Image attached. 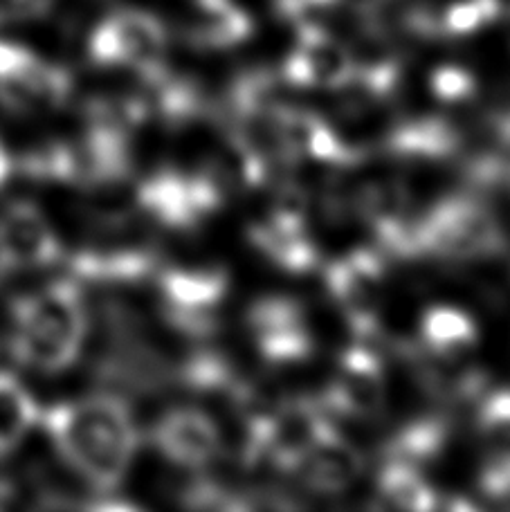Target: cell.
<instances>
[{
  "instance_id": "obj_1",
  "label": "cell",
  "mask_w": 510,
  "mask_h": 512,
  "mask_svg": "<svg viewBox=\"0 0 510 512\" xmlns=\"http://www.w3.org/2000/svg\"><path fill=\"white\" fill-rule=\"evenodd\" d=\"M63 461L97 495H113L140 452L138 420L115 391L59 402L39 414Z\"/></svg>"
},
{
  "instance_id": "obj_2",
  "label": "cell",
  "mask_w": 510,
  "mask_h": 512,
  "mask_svg": "<svg viewBox=\"0 0 510 512\" xmlns=\"http://www.w3.org/2000/svg\"><path fill=\"white\" fill-rule=\"evenodd\" d=\"M88 335V308L77 279L50 286L14 301V358L45 373L75 364Z\"/></svg>"
},
{
  "instance_id": "obj_3",
  "label": "cell",
  "mask_w": 510,
  "mask_h": 512,
  "mask_svg": "<svg viewBox=\"0 0 510 512\" xmlns=\"http://www.w3.org/2000/svg\"><path fill=\"white\" fill-rule=\"evenodd\" d=\"M416 259L475 263L508 250V234L484 194L466 191L441 198L414 216Z\"/></svg>"
},
{
  "instance_id": "obj_4",
  "label": "cell",
  "mask_w": 510,
  "mask_h": 512,
  "mask_svg": "<svg viewBox=\"0 0 510 512\" xmlns=\"http://www.w3.org/2000/svg\"><path fill=\"white\" fill-rule=\"evenodd\" d=\"M133 198L140 214L162 230L194 232L225 207L227 189L212 169L162 167L138 182Z\"/></svg>"
},
{
  "instance_id": "obj_5",
  "label": "cell",
  "mask_w": 510,
  "mask_h": 512,
  "mask_svg": "<svg viewBox=\"0 0 510 512\" xmlns=\"http://www.w3.org/2000/svg\"><path fill=\"white\" fill-rule=\"evenodd\" d=\"M158 315L165 324L191 340H205L221 328L230 297V272L223 265H160L153 274Z\"/></svg>"
},
{
  "instance_id": "obj_6",
  "label": "cell",
  "mask_w": 510,
  "mask_h": 512,
  "mask_svg": "<svg viewBox=\"0 0 510 512\" xmlns=\"http://www.w3.org/2000/svg\"><path fill=\"white\" fill-rule=\"evenodd\" d=\"M391 259L378 245L351 250L324 268V288L349 319L355 340L380 337L378 306L385 295Z\"/></svg>"
},
{
  "instance_id": "obj_7",
  "label": "cell",
  "mask_w": 510,
  "mask_h": 512,
  "mask_svg": "<svg viewBox=\"0 0 510 512\" xmlns=\"http://www.w3.org/2000/svg\"><path fill=\"white\" fill-rule=\"evenodd\" d=\"M245 331L268 369H295L311 362L317 337L302 301L290 295L254 299L245 310Z\"/></svg>"
},
{
  "instance_id": "obj_8",
  "label": "cell",
  "mask_w": 510,
  "mask_h": 512,
  "mask_svg": "<svg viewBox=\"0 0 510 512\" xmlns=\"http://www.w3.org/2000/svg\"><path fill=\"white\" fill-rule=\"evenodd\" d=\"M317 400L335 420H369L385 409L387 371L373 342L355 340L340 353Z\"/></svg>"
},
{
  "instance_id": "obj_9",
  "label": "cell",
  "mask_w": 510,
  "mask_h": 512,
  "mask_svg": "<svg viewBox=\"0 0 510 512\" xmlns=\"http://www.w3.org/2000/svg\"><path fill=\"white\" fill-rule=\"evenodd\" d=\"M149 443L162 461L187 472H205L225 452V434L207 409L171 407L153 420Z\"/></svg>"
},
{
  "instance_id": "obj_10",
  "label": "cell",
  "mask_w": 510,
  "mask_h": 512,
  "mask_svg": "<svg viewBox=\"0 0 510 512\" xmlns=\"http://www.w3.org/2000/svg\"><path fill=\"white\" fill-rule=\"evenodd\" d=\"M364 454L342 434L335 420H326L317 432L299 447L284 470V477L295 479L313 495H342L364 472Z\"/></svg>"
},
{
  "instance_id": "obj_11",
  "label": "cell",
  "mask_w": 510,
  "mask_h": 512,
  "mask_svg": "<svg viewBox=\"0 0 510 512\" xmlns=\"http://www.w3.org/2000/svg\"><path fill=\"white\" fill-rule=\"evenodd\" d=\"M248 239L252 248L281 272L299 277V274L320 270V245L313 239L302 209H270L250 225Z\"/></svg>"
},
{
  "instance_id": "obj_12",
  "label": "cell",
  "mask_w": 510,
  "mask_h": 512,
  "mask_svg": "<svg viewBox=\"0 0 510 512\" xmlns=\"http://www.w3.org/2000/svg\"><path fill=\"white\" fill-rule=\"evenodd\" d=\"M61 256L59 236L34 203L18 200L0 212V277L14 270L48 268Z\"/></svg>"
},
{
  "instance_id": "obj_13",
  "label": "cell",
  "mask_w": 510,
  "mask_h": 512,
  "mask_svg": "<svg viewBox=\"0 0 510 512\" xmlns=\"http://www.w3.org/2000/svg\"><path fill=\"white\" fill-rule=\"evenodd\" d=\"M162 50L165 36L144 18H126L108 25L90 43V57L97 66L133 68L138 75H147L160 66Z\"/></svg>"
},
{
  "instance_id": "obj_14",
  "label": "cell",
  "mask_w": 510,
  "mask_h": 512,
  "mask_svg": "<svg viewBox=\"0 0 510 512\" xmlns=\"http://www.w3.org/2000/svg\"><path fill=\"white\" fill-rule=\"evenodd\" d=\"M477 319L452 304H434L418 322V355L434 362V367L457 364L479 346Z\"/></svg>"
},
{
  "instance_id": "obj_15",
  "label": "cell",
  "mask_w": 510,
  "mask_h": 512,
  "mask_svg": "<svg viewBox=\"0 0 510 512\" xmlns=\"http://www.w3.org/2000/svg\"><path fill=\"white\" fill-rule=\"evenodd\" d=\"M72 77L52 63L32 57L12 75L0 77V104L12 113L57 111L70 99Z\"/></svg>"
},
{
  "instance_id": "obj_16",
  "label": "cell",
  "mask_w": 510,
  "mask_h": 512,
  "mask_svg": "<svg viewBox=\"0 0 510 512\" xmlns=\"http://www.w3.org/2000/svg\"><path fill=\"white\" fill-rule=\"evenodd\" d=\"M160 268L158 252L142 241L115 243L108 248H90L70 259L77 279L97 283H140L153 279Z\"/></svg>"
},
{
  "instance_id": "obj_17",
  "label": "cell",
  "mask_w": 510,
  "mask_h": 512,
  "mask_svg": "<svg viewBox=\"0 0 510 512\" xmlns=\"http://www.w3.org/2000/svg\"><path fill=\"white\" fill-rule=\"evenodd\" d=\"M461 149V133L445 117H414L389 128L382 151L403 160H445Z\"/></svg>"
},
{
  "instance_id": "obj_18",
  "label": "cell",
  "mask_w": 510,
  "mask_h": 512,
  "mask_svg": "<svg viewBox=\"0 0 510 512\" xmlns=\"http://www.w3.org/2000/svg\"><path fill=\"white\" fill-rule=\"evenodd\" d=\"M452 441V420L443 414H425L407 420L391 432L380 447V459L427 468L439 461Z\"/></svg>"
},
{
  "instance_id": "obj_19",
  "label": "cell",
  "mask_w": 510,
  "mask_h": 512,
  "mask_svg": "<svg viewBox=\"0 0 510 512\" xmlns=\"http://www.w3.org/2000/svg\"><path fill=\"white\" fill-rule=\"evenodd\" d=\"M376 497L385 508L398 510H434L443 501L436 488L425 477L423 468L412 463L380 459L376 474Z\"/></svg>"
},
{
  "instance_id": "obj_20",
  "label": "cell",
  "mask_w": 510,
  "mask_h": 512,
  "mask_svg": "<svg viewBox=\"0 0 510 512\" xmlns=\"http://www.w3.org/2000/svg\"><path fill=\"white\" fill-rule=\"evenodd\" d=\"M39 407L16 376L0 371V456L16 450L39 420Z\"/></svg>"
},
{
  "instance_id": "obj_21",
  "label": "cell",
  "mask_w": 510,
  "mask_h": 512,
  "mask_svg": "<svg viewBox=\"0 0 510 512\" xmlns=\"http://www.w3.org/2000/svg\"><path fill=\"white\" fill-rule=\"evenodd\" d=\"M472 427L486 445L510 438V387H488L470 402Z\"/></svg>"
},
{
  "instance_id": "obj_22",
  "label": "cell",
  "mask_w": 510,
  "mask_h": 512,
  "mask_svg": "<svg viewBox=\"0 0 510 512\" xmlns=\"http://www.w3.org/2000/svg\"><path fill=\"white\" fill-rule=\"evenodd\" d=\"M475 488L481 499L510 504V438L486 445L475 472Z\"/></svg>"
},
{
  "instance_id": "obj_23",
  "label": "cell",
  "mask_w": 510,
  "mask_h": 512,
  "mask_svg": "<svg viewBox=\"0 0 510 512\" xmlns=\"http://www.w3.org/2000/svg\"><path fill=\"white\" fill-rule=\"evenodd\" d=\"M432 90L436 97L445 99V102H466L477 93V81L466 70L443 68L434 75Z\"/></svg>"
},
{
  "instance_id": "obj_24",
  "label": "cell",
  "mask_w": 510,
  "mask_h": 512,
  "mask_svg": "<svg viewBox=\"0 0 510 512\" xmlns=\"http://www.w3.org/2000/svg\"><path fill=\"white\" fill-rule=\"evenodd\" d=\"M32 57H34V54H30L27 50L0 43V77L12 75V72H16L18 68H23Z\"/></svg>"
},
{
  "instance_id": "obj_25",
  "label": "cell",
  "mask_w": 510,
  "mask_h": 512,
  "mask_svg": "<svg viewBox=\"0 0 510 512\" xmlns=\"http://www.w3.org/2000/svg\"><path fill=\"white\" fill-rule=\"evenodd\" d=\"M9 171H12V162H9V155L5 153L3 146H0V185L9 178Z\"/></svg>"
}]
</instances>
